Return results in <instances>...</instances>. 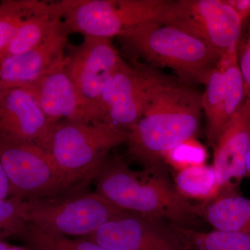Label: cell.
I'll return each instance as SVG.
<instances>
[{
  "label": "cell",
  "instance_id": "obj_1",
  "mask_svg": "<svg viewBox=\"0 0 250 250\" xmlns=\"http://www.w3.org/2000/svg\"><path fill=\"white\" fill-rule=\"evenodd\" d=\"M202 95L191 85L167 77L128 131V156L143 167L164 166L170 151L197 136L203 113Z\"/></svg>",
  "mask_w": 250,
  "mask_h": 250
},
{
  "label": "cell",
  "instance_id": "obj_2",
  "mask_svg": "<svg viewBox=\"0 0 250 250\" xmlns=\"http://www.w3.org/2000/svg\"><path fill=\"white\" fill-rule=\"evenodd\" d=\"M93 181L95 192L126 211L186 228L202 220L199 205L177 191L165 166L133 170L123 158L107 157Z\"/></svg>",
  "mask_w": 250,
  "mask_h": 250
},
{
  "label": "cell",
  "instance_id": "obj_3",
  "mask_svg": "<svg viewBox=\"0 0 250 250\" xmlns=\"http://www.w3.org/2000/svg\"><path fill=\"white\" fill-rule=\"evenodd\" d=\"M117 37L131 62L141 59L155 68L167 67L187 85H205L223 58L202 39L159 22L135 26Z\"/></svg>",
  "mask_w": 250,
  "mask_h": 250
},
{
  "label": "cell",
  "instance_id": "obj_4",
  "mask_svg": "<svg viewBox=\"0 0 250 250\" xmlns=\"http://www.w3.org/2000/svg\"><path fill=\"white\" fill-rule=\"evenodd\" d=\"M128 132L104 122L67 121L54 125L46 151L74 188L93 181L113 148L125 144Z\"/></svg>",
  "mask_w": 250,
  "mask_h": 250
},
{
  "label": "cell",
  "instance_id": "obj_5",
  "mask_svg": "<svg viewBox=\"0 0 250 250\" xmlns=\"http://www.w3.org/2000/svg\"><path fill=\"white\" fill-rule=\"evenodd\" d=\"M169 0H67L62 24L69 35L111 39L143 23L159 22Z\"/></svg>",
  "mask_w": 250,
  "mask_h": 250
},
{
  "label": "cell",
  "instance_id": "obj_6",
  "mask_svg": "<svg viewBox=\"0 0 250 250\" xmlns=\"http://www.w3.org/2000/svg\"><path fill=\"white\" fill-rule=\"evenodd\" d=\"M27 202L26 223L49 232L76 238L90 236L126 212L95 191L70 192Z\"/></svg>",
  "mask_w": 250,
  "mask_h": 250
},
{
  "label": "cell",
  "instance_id": "obj_7",
  "mask_svg": "<svg viewBox=\"0 0 250 250\" xmlns=\"http://www.w3.org/2000/svg\"><path fill=\"white\" fill-rule=\"evenodd\" d=\"M0 162L10 184V197L24 201L72 192V187L49 153L36 145L0 141Z\"/></svg>",
  "mask_w": 250,
  "mask_h": 250
},
{
  "label": "cell",
  "instance_id": "obj_8",
  "mask_svg": "<svg viewBox=\"0 0 250 250\" xmlns=\"http://www.w3.org/2000/svg\"><path fill=\"white\" fill-rule=\"evenodd\" d=\"M167 77L155 67L125 61L102 95L98 122L128 132L139 122L154 91Z\"/></svg>",
  "mask_w": 250,
  "mask_h": 250
},
{
  "label": "cell",
  "instance_id": "obj_9",
  "mask_svg": "<svg viewBox=\"0 0 250 250\" xmlns=\"http://www.w3.org/2000/svg\"><path fill=\"white\" fill-rule=\"evenodd\" d=\"M66 58L65 70L76 88L85 121L98 122L102 95L125 60L111 39L88 36Z\"/></svg>",
  "mask_w": 250,
  "mask_h": 250
},
{
  "label": "cell",
  "instance_id": "obj_10",
  "mask_svg": "<svg viewBox=\"0 0 250 250\" xmlns=\"http://www.w3.org/2000/svg\"><path fill=\"white\" fill-rule=\"evenodd\" d=\"M159 22L190 33L207 42L221 57L238 45L243 27L225 0L170 1Z\"/></svg>",
  "mask_w": 250,
  "mask_h": 250
},
{
  "label": "cell",
  "instance_id": "obj_11",
  "mask_svg": "<svg viewBox=\"0 0 250 250\" xmlns=\"http://www.w3.org/2000/svg\"><path fill=\"white\" fill-rule=\"evenodd\" d=\"M85 238L108 250H190L172 225L129 211Z\"/></svg>",
  "mask_w": 250,
  "mask_h": 250
},
{
  "label": "cell",
  "instance_id": "obj_12",
  "mask_svg": "<svg viewBox=\"0 0 250 250\" xmlns=\"http://www.w3.org/2000/svg\"><path fill=\"white\" fill-rule=\"evenodd\" d=\"M205 87L202 106L207 125L206 136L213 147L225 126L246 100L237 46L220 59Z\"/></svg>",
  "mask_w": 250,
  "mask_h": 250
},
{
  "label": "cell",
  "instance_id": "obj_13",
  "mask_svg": "<svg viewBox=\"0 0 250 250\" xmlns=\"http://www.w3.org/2000/svg\"><path fill=\"white\" fill-rule=\"evenodd\" d=\"M51 124L30 90L12 88L0 93V141L36 145L46 150Z\"/></svg>",
  "mask_w": 250,
  "mask_h": 250
},
{
  "label": "cell",
  "instance_id": "obj_14",
  "mask_svg": "<svg viewBox=\"0 0 250 250\" xmlns=\"http://www.w3.org/2000/svg\"><path fill=\"white\" fill-rule=\"evenodd\" d=\"M69 34L62 22L41 45L0 62L1 89L27 88L66 62Z\"/></svg>",
  "mask_w": 250,
  "mask_h": 250
},
{
  "label": "cell",
  "instance_id": "obj_15",
  "mask_svg": "<svg viewBox=\"0 0 250 250\" xmlns=\"http://www.w3.org/2000/svg\"><path fill=\"white\" fill-rule=\"evenodd\" d=\"M250 146V100L246 98L241 107L225 126L213 147V164L223 192H235L248 175L247 153Z\"/></svg>",
  "mask_w": 250,
  "mask_h": 250
},
{
  "label": "cell",
  "instance_id": "obj_16",
  "mask_svg": "<svg viewBox=\"0 0 250 250\" xmlns=\"http://www.w3.org/2000/svg\"><path fill=\"white\" fill-rule=\"evenodd\" d=\"M66 62L27 88L52 125L64 120L86 122L76 88L65 70Z\"/></svg>",
  "mask_w": 250,
  "mask_h": 250
},
{
  "label": "cell",
  "instance_id": "obj_17",
  "mask_svg": "<svg viewBox=\"0 0 250 250\" xmlns=\"http://www.w3.org/2000/svg\"><path fill=\"white\" fill-rule=\"evenodd\" d=\"M200 215L215 230L250 234V200L236 192H223L203 202Z\"/></svg>",
  "mask_w": 250,
  "mask_h": 250
},
{
  "label": "cell",
  "instance_id": "obj_18",
  "mask_svg": "<svg viewBox=\"0 0 250 250\" xmlns=\"http://www.w3.org/2000/svg\"><path fill=\"white\" fill-rule=\"evenodd\" d=\"M67 0L50 1L46 9L24 23L10 42L4 57L22 53L41 45L62 22Z\"/></svg>",
  "mask_w": 250,
  "mask_h": 250
},
{
  "label": "cell",
  "instance_id": "obj_19",
  "mask_svg": "<svg viewBox=\"0 0 250 250\" xmlns=\"http://www.w3.org/2000/svg\"><path fill=\"white\" fill-rule=\"evenodd\" d=\"M50 1L4 0L0 3V62L10 42L29 18L46 9Z\"/></svg>",
  "mask_w": 250,
  "mask_h": 250
},
{
  "label": "cell",
  "instance_id": "obj_20",
  "mask_svg": "<svg viewBox=\"0 0 250 250\" xmlns=\"http://www.w3.org/2000/svg\"><path fill=\"white\" fill-rule=\"evenodd\" d=\"M174 187L188 200L203 202L214 200L222 191L214 167L206 164L177 171Z\"/></svg>",
  "mask_w": 250,
  "mask_h": 250
},
{
  "label": "cell",
  "instance_id": "obj_21",
  "mask_svg": "<svg viewBox=\"0 0 250 250\" xmlns=\"http://www.w3.org/2000/svg\"><path fill=\"white\" fill-rule=\"evenodd\" d=\"M31 250H108L85 238H76L45 231L26 223L16 236Z\"/></svg>",
  "mask_w": 250,
  "mask_h": 250
},
{
  "label": "cell",
  "instance_id": "obj_22",
  "mask_svg": "<svg viewBox=\"0 0 250 250\" xmlns=\"http://www.w3.org/2000/svg\"><path fill=\"white\" fill-rule=\"evenodd\" d=\"M172 227L190 250H250L248 233L215 229L202 231L176 225Z\"/></svg>",
  "mask_w": 250,
  "mask_h": 250
},
{
  "label": "cell",
  "instance_id": "obj_23",
  "mask_svg": "<svg viewBox=\"0 0 250 250\" xmlns=\"http://www.w3.org/2000/svg\"><path fill=\"white\" fill-rule=\"evenodd\" d=\"M27 202L17 197L0 200V240L15 236L26 223Z\"/></svg>",
  "mask_w": 250,
  "mask_h": 250
},
{
  "label": "cell",
  "instance_id": "obj_24",
  "mask_svg": "<svg viewBox=\"0 0 250 250\" xmlns=\"http://www.w3.org/2000/svg\"><path fill=\"white\" fill-rule=\"evenodd\" d=\"M207 160V153L205 148L199 144L195 139L189 140L174 148L166 156L164 161L170 164L172 167L179 171L205 165Z\"/></svg>",
  "mask_w": 250,
  "mask_h": 250
},
{
  "label": "cell",
  "instance_id": "obj_25",
  "mask_svg": "<svg viewBox=\"0 0 250 250\" xmlns=\"http://www.w3.org/2000/svg\"><path fill=\"white\" fill-rule=\"evenodd\" d=\"M237 55L246 98L250 100V22L244 39L239 41L237 45Z\"/></svg>",
  "mask_w": 250,
  "mask_h": 250
},
{
  "label": "cell",
  "instance_id": "obj_26",
  "mask_svg": "<svg viewBox=\"0 0 250 250\" xmlns=\"http://www.w3.org/2000/svg\"><path fill=\"white\" fill-rule=\"evenodd\" d=\"M234 11L242 24L250 15V0H225Z\"/></svg>",
  "mask_w": 250,
  "mask_h": 250
},
{
  "label": "cell",
  "instance_id": "obj_27",
  "mask_svg": "<svg viewBox=\"0 0 250 250\" xmlns=\"http://www.w3.org/2000/svg\"><path fill=\"white\" fill-rule=\"evenodd\" d=\"M10 197V184L6 172L0 162V200Z\"/></svg>",
  "mask_w": 250,
  "mask_h": 250
},
{
  "label": "cell",
  "instance_id": "obj_28",
  "mask_svg": "<svg viewBox=\"0 0 250 250\" xmlns=\"http://www.w3.org/2000/svg\"><path fill=\"white\" fill-rule=\"evenodd\" d=\"M0 250H31L25 246H20L10 244L4 240H0Z\"/></svg>",
  "mask_w": 250,
  "mask_h": 250
},
{
  "label": "cell",
  "instance_id": "obj_29",
  "mask_svg": "<svg viewBox=\"0 0 250 250\" xmlns=\"http://www.w3.org/2000/svg\"><path fill=\"white\" fill-rule=\"evenodd\" d=\"M246 169L248 175L250 176V146L246 156Z\"/></svg>",
  "mask_w": 250,
  "mask_h": 250
},
{
  "label": "cell",
  "instance_id": "obj_30",
  "mask_svg": "<svg viewBox=\"0 0 250 250\" xmlns=\"http://www.w3.org/2000/svg\"><path fill=\"white\" fill-rule=\"evenodd\" d=\"M1 90H2V89H1V83H0V93H1Z\"/></svg>",
  "mask_w": 250,
  "mask_h": 250
}]
</instances>
